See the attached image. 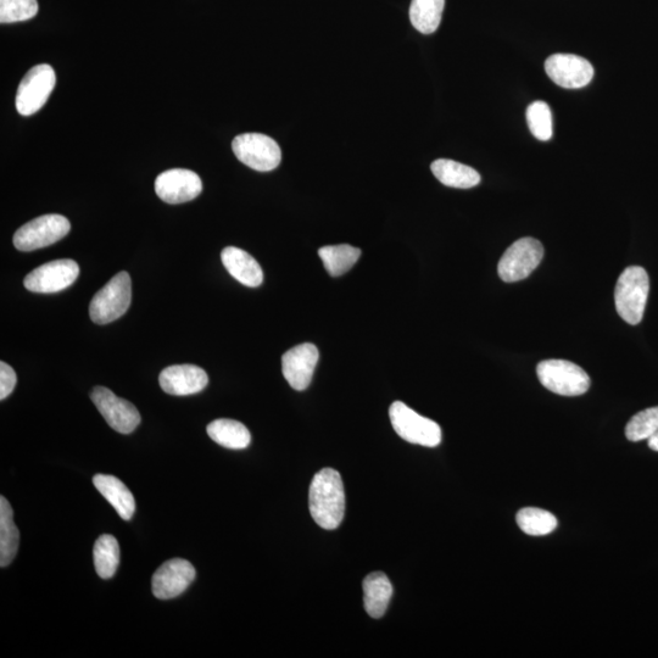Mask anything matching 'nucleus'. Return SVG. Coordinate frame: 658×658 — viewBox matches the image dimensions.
I'll use <instances>...</instances> for the list:
<instances>
[{
  "mask_svg": "<svg viewBox=\"0 0 658 658\" xmlns=\"http://www.w3.org/2000/svg\"><path fill=\"white\" fill-rule=\"evenodd\" d=\"M320 258L332 277L343 276L359 261L361 250L348 244L329 245L319 250Z\"/></svg>",
  "mask_w": 658,
  "mask_h": 658,
  "instance_id": "b1692460",
  "label": "nucleus"
},
{
  "mask_svg": "<svg viewBox=\"0 0 658 658\" xmlns=\"http://www.w3.org/2000/svg\"><path fill=\"white\" fill-rule=\"evenodd\" d=\"M516 521L521 531L532 537H543L555 531L557 520L551 512L537 507H526L517 513Z\"/></svg>",
  "mask_w": 658,
  "mask_h": 658,
  "instance_id": "a878e982",
  "label": "nucleus"
},
{
  "mask_svg": "<svg viewBox=\"0 0 658 658\" xmlns=\"http://www.w3.org/2000/svg\"><path fill=\"white\" fill-rule=\"evenodd\" d=\"M445 0H412L410 20L423 35H432L442 22Z\"/></svg>",
  "mask_w": 658,
  "mask_h": 658,
  "instance_id": "5701e85b",
  "label": "nucleus"
},
{
  "mask_svg": "<svg viewBox=\"0 0 658 658\" xmlns=\"http://www.w3.org/2000/svg\"><path fill=\"white\" fill-rule=\"evenodd\" d=\"M94 566L98 576L110 579L115 576L120 565V546L113 535H100L93 549Z\"/></svg>",
  "mask_w": 658,
  "mask_h": 658,
  "instance_id": "393cba45",
  "label": "nucleus"
},
{
  "mask_svg": "<svg viewBox=\"0 0 658 658\" xmlns=\"http://www.w3.org/2000/svg\"><path fill=\"white\" fill-rule=\"evenodd\" d=\"M543 258L544 247L537 239H518L500 259L499 276L506 283L526 280L537 269Z\"/></svg>",
  "mask_w": 658,
  "mask_h": 658,
  "instance_id": "6e6552de",
  "label": "nucleus"
},
{
  "mask_svg": "<svg viewBox=\"0 0 658 658\" xmlns=\"http://www.w3.org/2000/svg\"><path fill=\"white\" fill-rule=\"evenodd\" d=\"M16 382L18 378L13 368L4 361L0 362V400L7 399L13 393Z\"/></svg>",
  "mask_w": 658,
  "mask_h": 658,
  "instance_id": "c756f323",
  "label": "nucleus"
},
{
  "mask_svg": "<svg viewBox=\"0 0 658 658\" xmlns=\"http://www.w3.org/2000/svg\"><path fill=\"white\" fill-rule=\"evenodd\" d=\"M650 449L658 451V431L648 439Z\"/></svg>",
  "mask_w": 658,
  "mask_h": 658,
  "instance_id": "7c9ffc66",
  "label": "nucleus"
},
{
  "mask_svg": "<svg viewBox=\"0 0 658 658\" xmlns=\"http://www.w3.org/2000/svg\"><path fill=\"white\" fill-rule=\"evenodd\" d=\"M537 375L546 389L562 397H579L590 388L588 373L571 361H542L537 367Z\"/></svg>",
  "mask_w": 658,
  "mask_h": 658,
  "instance_id": "20e7f679",
  "label": "nucleus"
},
{
  "mask_svg": "<svg viewBox=\"0 0 658 658\" xmlns=\"http://www.w3.org/2000/svg\"><path fill=\"white\" fill-rule=\"evenodd\" d=\"M70 230V222L64 216L55 214L39 216L15 232L14 245L20 252H33L59 242L60 239L68 236Z\"/></svg>",
  "mask_w": 658,
  "mask_h": 658,
  "instance_id": "0eeeda50",
  "label": "nucleus"
},
{
  "mask_svg": "<svg viewBox=\"0 0 658 658\" xmlns=\"http://www.w3.org/2000/svg\"><path fill=\"white\" fill-rule=\"evenodd\" d=\"M650 292L648 272L640 266H630L618 278L615 303L618 315L629 325H639L643 320Z\"/></svg>",
  "mask_w": 658,
  "mask_h": 658,
  "instance_id": "f03ea898",
  "label": "nucleus"
},
{
  "mask_svg": "<svg viewBox=\"0 0 658 658\" xmlns=\"http://www.w3.org/2000/svg\"><path fill=\"white\" fill-rule=\"evenodd\" d=\"M206 431H208L209 437L223 448L242 450L248 448L252 443L249 429L243 423L228 420V418H220V420L211 422Z\"/></svg>",
  "mask_w": 658,
  "mask_h": 658,
  "instance_id": "412c9836",
  "label": "nucleus"
},
{
  "mask_svg": "<svg viewBox=\"0 0 658 658\" xmlns=\"http://www.w3.org/2000/svg\"><path fill=\"white\" fill-rule=\"evenodd\" d=\"M94 487L114 507L122 520L130 521L136 511V501L130 489L119 478L97 475L93 478Z\"/></svg>",
  "mask_w": 658,
  "mask_h": 658,
  "instance_id": "a211bd4d",
  "label": "nucleus"
},
{
  "mask_svg": "<svg viewBox=\"0 0 658 658\" xmlns=\"http://www.w3.org/2000/svg\"><path fill=\"white\" fill-rule=\"evenodd\" d=\"M658 431V406L638 412L630 418L626 437L630 442L648 440Z\"/></svg>",
  "mask_w": 658,
  "mask_h": 658,
  "instance_id": "bb28decb",
  "label": "nucleus"
},
{
  "mask_svg": "<svg viewBox=\"0 0 658 658\" xmlns=\"http://www.w3.org/2000/svg\"><path fill=\"white\" fill-rule=\"evenodd\" d=\"M38 13L37 0H0V22L14 24L27 21Z\"/></svg>",
  "mask_w": 658,
  "mask_h": 658,
  "instance_id": "c85d7f7f",
  "label": "nucleus"
},
{
  "mask_svg": "<svg viewBox=\"0 0 658 658\" xmlns=\"http://www.w3.org/2000/svg\"><path fill=\"white\" fill-rule=\"evenodd\" d=\"M389 417L394 431L406 442L427 448H436L442 442V429L438 423L418 415L401 401L390 406Z\"/></svg>",
  "mask_w": 658,
  "mask_h": 658,
  "instance_id": "39448f33",
  "label": "nucleus"
},
{
  "mask_svg": "<svg viewBox=\"0 0 658 658\" xmlns=\"http://www.w3.org/2000/svg\"><path fill=\"white\" fill-rule=\"evenodd\" d=\"M195 579L191 562L174 559L164 563L154 573L152 587L155 598L170 600L184 593Z\"/></svg>",
  "mask_w": 658,
  "mask_h": 658,
  "instance_id": "2eb2a0df",
  "label": "nucleus"
},
{
  "mask_svg": "<svg viewBox=\"0 0 658 658\" xmlns=\"http://www.w3.org/2000/svg\"><path fill=\"white\" fill-rule=\"evenodd\" d=\"M319 358V349L311 343L300 344L288 350L282 356V373L289 386L300 392L308 388Z\"/></svg>",
  "mask_w": 658,
  "mask_h": 658,
  "instance_id": "4468645a",
  "label": "nucleus"
},
{
  "mask_svg": "<svg viewBox=\"0 0 658 658\" xmlns=\"http://www.w3.org/2000/svg\"><path fill=\"white\" fill-rule=\"evenodd\" d=\"M433 175L444 186L470 189L481 183V175L472 167L449 159H438L431 166Z\"/></svg>",
  "mask_w": 658,
  "mask_h": 658,
  "instance_id": "6ab92c4d",
  "label": "nucleus"
},
{
  "mask_svg": "<svg viewBox=\"0 0 658 658\" xmlns=\"http://www.w3.org/2000/svg\"><path fill=\"white\" fill-rule=\"evenodd\" d=\"M393 596V585L382 572L368 574L364 581L365 610L372 618H381L386 613Z\"/></svg>",
  "mask_w": 658,
  "mask_h": 658,
  "instance_id": "aec40b11",
  "label": "nucleus"
},
{
  "mask_svg": "<svg viewBox=\"0 0 658 658\" xmlns=\"http://www.w3.org/2000/svg\"><path fill=\"white\" fill-rule=\"evenodd\" d=\"M131 301V277L127 272L121 271L94 295L89 305V316L97 325H107L124 316Z\"/></svg>",
  "mask_w": 658,
  "mask_h": 658,
  "instance_id": "7ed1b4c3",
  "label": "nucleus"
},
{
  "mask_svg": "<svg viewBox=\"0 0 658 658\" xmlns=\"http://www.w3.org/2000/svg\"><path fill=\"white\" fill-rule=\"evenodd\" d=\"M159 383L165 393L175 397H186L202 392L209 383V377L203 368L194 365H175L166 367L160 373Z\"/></svg>",
  "mask_w": 658,
  "mask_h": 658,
  "instance_id": "dca6fc26",
  "label": "nucleus"
},
{
  "mask_svg": "<svg viewBox=\"0 0 658 658\" xmlns=\"http://www.w3.org/2000/svg\"><path fill=\"white\" fill-rule=\"evenodd\" d=\"M237 159L255 171L269 172L281 164L282 152L275 139L261 133H244L233 139Z\"/></svg>",
  "mask_w": 658,
  "mask_h": 658,
  "instance_id": "423d86ee",
  "label": "nucleus"
},
{
  "mask_svg": "<svg viewBox=\"0 0 658 658\" xmlns=\"http://www.w3.org/2000/svg\"><path fill=\"white\" fill-rule=\"evenodd\" d=\"M80 275V267L74 260L50 261L37 267L25 277L24 286L33 293H58L69 288Z\"/></svg>",
  "mask_w": 658,
  "mask_h": 658,
  "instance_id": "9d476101",
  "label": "nucleus"
},
{
  "mask_svg": "<svg viewBox=\"0 0 658 658\" xmlns=\"http://www.w3.org/2000/svg\"><path fill=\"white\" fill-rule=\"evenodd\" d=\"M546 74L557 86L578 89L588 86L594 77L593 65L574 54H554L545 61Z\"/></svg>",
  "mask_w": 658,
  "mask_h": 658,
  "instance_id": "f8f14e48",
  "label": "nucleus"
},
{
  "mask_svg": "<svg viewBox=\"0 0 658 658\" xmlns=\"http://www.w3.org/2000/svg\"><path fill=\"white\" fill-rule=\"evenodd\" d=\"M203 191V183L195 172L172 169L160 174L155 181V192L167 204L191 202Z\"/></svg>",
  "mask_w": 658,
  "mask_h": 658,
  "instance_id": "ddd939ff",
  "label": "nucleus"
},
{
  "mask_svg": "<svg viewBox=\"0 0 658 658\" xmlns=\"http://www.w3.org/2000/svg\"><path fill=\"white\" fill-rule=\"evenodd\" d=\"M20 533L9 501L0 498V567H8L18 554Z\"/></svg>",
  "mask_w": 658,
  "mask_h": 658,
  "instance_id": "4be33fe9",
  "label": "nucleus"
},
{
  "mask_svg": "<svg viewBox=\"0 0 658 658\" xmlns=\"http://www.w3.org/2000/svg\"><path fill=\"white\" fill-rule=\"evenodd\" d=\"M312 518L323 529L333 531L345 515V492L342 477L333 468H323L312 479L309 492Z\"/></svg>",
  "mask_w": 658,
  "mask_h": 658,
  "instance_id": "f257e3e1",
  "label": "nucleus"
},
{
  "mask_svg": "<svg viewBox=\"0 0 658 658\" xmlns=\"http://www.w3.org/2000/svg\"><path fill=\"white\" fill-rule=\"evenodd\" d=\"M57 82L54 69L48 64L32 68L22 81L16 93V109L22 116L36 114L46 105Z\"/></svg>",
  "mask_w": 658,
  "mask_h": 658,
  "instance_id": "1a4fd4ad",
  "label": "nucleus"
},
{
  "mask_svg": "<svg viewBox=\"0 0 658 658\" xmlns=\"http://www.w3.org/2000/svg\"><path fill=\"white\" fill-rule=\"evenodd\" d=\"M221 259L230 275L244 286L256 288L264 281V273L259 262L244 250L227 247L222 250Z\"/></svg>",
  "mask_w": 658,
  "mask_h": 658,
  "instance_id": "f3484780",
  "label": "nucleus"
},
{
  "mask_svg": "<svg viewBox=\"0 0 658 658\" xmlns=\"http://www.w3.org/2000/svg\"><path fill=\"white\" fill-rule=\"evenodd\" d=\"M529 130L539 141H549L552 137V114L545 102H534L527 109Z\"/></svg>",
  "mask_w": 658,
  "mask_h": 658,
  "instance_id": "cd10ccee",
  "label": "nucleus"
},
{
  "mask_svg": "<svg viewBox=\"0 0 658 658\" xmlns=\"http://www.w3.org/2000/svg\"><path fill=\"white\" fill-rule=\"evenodd\" d=\"M91 399L104 420L116 432L130 434L135 432L141 423V415L137 407L130 401L116 397L108 388H94Z\"/></svg>",
  "mask_w": 658,
  "mask_h": 658,
  "instance_id": "9b49d317",
  "label": "nucleus"
}]
</instances>
